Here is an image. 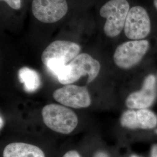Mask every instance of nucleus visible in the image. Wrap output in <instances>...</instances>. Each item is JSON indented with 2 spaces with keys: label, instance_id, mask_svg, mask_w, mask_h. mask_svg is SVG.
<instances>
[{
  "label": "nucleus",
  "instance_id": "1",
  "mask_svg": "<svg viewBox=\"0 0 157 157\" xmlns=\"http://www.w3.org/2000/svg\"><path fill=\"white\" fill-rule=\"evenodd\" d=\"M80 46L77 43L63 40L51 43L42 53L41 61L56 78L63 67L78 56Z\"/></svg>",
  "mask_w": 157,
  "mask_h": 157
},
{
  "label": "nucleus",
  "instance_id": "2",
  "mask_svg": "<svg viewBox=\"0 0 157 157\" xmlns=\"http://www.w3.org/2000/svg\"><path fill=\"white\" fill-rule=\"evenodd\" d=\"M100 62L90 55L83 53L78 54L63 69L57 78L62 84H71L82 76H88L87 83L94 80L100 71Z\"/></svg>",
  "mask_w": 157,
  "mask_h": 157
},
{
  "label": "nucleus",
  "instance_id": "3",
  "mask_svg": "<svg viewBox=\"0 0 157 157\" xmlns=\"http://www.w3.org/2000/svg\"><path fill=\"white\" fill-rule=\"evenodd\" d=\"M41 113L43 122L48 128L63 135L70 134L78 124L76 113L61 105L48 104L43 108Z\"/></svg>",
  "mask_w": 157,
  "mask_h": 157
},
{
  "label": "nucleus",
  "instance_id": "4",
  "mask_svg": "<svg viewBox=\"0 0 157 157\" xmlns=\"http://www.w3.org/2000/svg\"><path fill=\"white\" fill-rule=\"evenodd\" d=\"M130 9L127 0H109L101 7L100 14L106 18L104 26L106 36L115 37L121 33Z\"/></svg>",
  "mask_w": 157,
  "mask_h": 157
},
{
  "label": "nucleus",
  "instance_id": "5",
  "mask_svg": "<svg viewBox=\"0 0 157 157\" xmlns=\"http://www.w3.org/2000/svg\"><path fill=\"white\" fill-rule=\"evenodd\" d=\"M150 43L148 40H132L118 45L113 54V61L118 67L129 69L142 60L148 52Z\"/></svg>",
  "mask_w": 157,
  "mask_h": 157
},
{
  "label": "nucleus",
  "instance_id": "6",
  "mask_svg": "<svg viewBox=\"0 0 157 157\" xmlns=\"http://www.w3.org/2000/svg\"><path fill=\"white\" fill-rule=\"evenodd\" d=\"M151 21L146 10L140 6L130 9L124 26L126 36L132 40H143L151 32Z\"/></svg>",
  "mask_w": 157,
  "mask_h": 157
},
{
  "label": "nucleus",
  "instance_id": "7",
  "mask_svg": "<svg viewBox=\"0 0 157 157\" xmlns=\"http://www.w3.org/2000/svg\"><path fill=\"white\" fill-rule=\"evenodd\" d=\"M68 10L66 0H33L32 11L37 20L52 23L63 18Z\"/></svg>",
  "mask_w": 157,
  "mask_h": 157
},
{
  "label": "nucleus",
  "instance_id": "8",
  "mask_svg": "<svg viewBox=\"0 0 157 157\" xmlns=\"http://www.w3.org/2000/svg\"><path fill=\"white\" fill-rule=\"evenodd\" d=\"M157 97V78L153 74L147 75L144 79L140 90L130 93L125 100L129 109H148Z\"/></svg>",
  "mask_w": 157,
  "mask_h": 157
},
{
  "label": "nucleus",
  "instance_id": "9",
  "mask_svg": "<svg viewBox=\"0 0 157 157\" xmlns=\"http://www.w3.org/2000/svg\"><path fill=\"white\" fill-rule=\"evenodd\" d=\"M53 97L63 105L73 108H87L91 103L87 88L73 84H67L58 89L54 92Z\"/></svg>",
  "mask_w": 157,
  "mask_h": 157
},
{
  "label": "nucleus",
  "instance_id": "10",
  "mask_svg": "<svg viewBox=\"0 0 157 157\" xmlns=\"http://www.w3.org/2000/svg\"><path fill=\"white\" fill-rule=\"evenodd\" d=\"M121 125L126 129L151 130L157 125V116L149 109H129L120 118Z\"/></svg>",
  "mask_w": 157,
  "mask_h": 157
},
{
  "label": "nucleus",
  "instance_id": "11",
  "mask_svg": "<svg viewBox=\"0 0 157 157\" xmlns=\"http://www.w3.org/2000/svg\"><path fill=\"white\" fill-rule=\"evenodd\" d=\"M3 157H45L37 146L25 143H12L6 146Z\"/></svg>",
  "mask_w": 157,
  "mask_h": 157
},
{
  "label": "nucleus",
  "instance_id": "12",
  "mask_svg": "<svg viewBox=\"0 0 157 157\" xmlns=\"http://www.w3.org/2000/svg\"><path fill=\"white\" fill-rule=\"evenodd\" d=\"M18 77L23 84L25 90L28 93H34L40 87L41 82L39 74L32 68H21L18 72Z\"/></svg>",
  "mask_w": 157,
  "mask_h": 157
},
{
  "label": "nucleus",
  "instance_id": "13",
  "mask_svg": "<svg viewBox=\"0 0 157 157\" xmlns=\"http://www.w3.org/2000/svg\"><path fill=\"white\" fill-rule=\"evenodd\" d=\"M4 1L11 8L15 10H18L21 8V0H1Z\"/></svg>",
  "mask_w": 157,
  "mask_h": 157
},
{
  "label": "nucleus",
  "instance_id": "14",
  "mask_svg": "<svg viewBox=\"0 0 157 157\" xmlns=\"http://www.w3.org/2000/svg\"><path fill=\"white\" fill-rule=\"evenodd\" d=\"M62 157H81L78 152L75 150H71L66 152Z\"/></svg>",
  "mask_w": 157,
  "mask_h": 157
},
{
  "label": "nucleus",
  "instance_id": "15",
  "mask_svg": "<svg viewBox=\"0 0 157 157\" xmlns=\"http://www.w3.org/2000/svg\"><path fill=\"white\" fill-rule=\"evenodd\" d=\"M93 157H109L107 152L103 151L96 152Z\"/></svg>",
  "mask_w": 157,
  "mask_h": 157
},
{
  "label": "nucleus",
  "instance_id": "16",
  "mask_svg": "<svg viewBox=\"0 0 157 157\" xmlns=\"http://www.w3.org/2000/svg\"><path fill=\"white\" fill-rule=\"evenodd\" d=\"M150 157H157V144L152 147L150 151Z\"/></svg>",
  "mask_w": 157,
  "mask_h": 157
},
{
  "label": "nucleus",
  "instance_id": "17",
  "mask_svg": "<svg viewBox=\"0 0 157 157\" xmlns=\"http://www.w3.org/2000/svg\"><path fill=\"white\" fill-rule=\"evenodd\" d=\"M3 126H4V121H3V119L2 118V117H1V125H0L1 129L2 128Z\"/></svg>",
  "mask_w": 157,
  "mask_h": 157
},
{
  "label": "nucleus",
  "instance_id": "18",
  "mask_svg": "<svg viewBox=\"0 0 157 157\" xmlns=\"http://www.w3.org/2000/svg\"><path fill=\"white\" fill-rule=\"evenodd\" d=\"M154 5L157 10V0H154Z\"/></svg>",
  "mask_w": 157,
  "mask_h": 157
},
{
  "label": "nucleus",
  "instance_id": "19",
  "mask_svg": "<svg viewBox=\"0 0 157 157\" xmlns=\"http://www.w3.org/2000/svg\"><path fill=\"white\" fill-rule=\"evenodd\" d=\"M130 157H140V156H138L137 155H132Z\"/></svg>",
  "mask_w": 157,
  "mask_h": 157
}]
</instances>
